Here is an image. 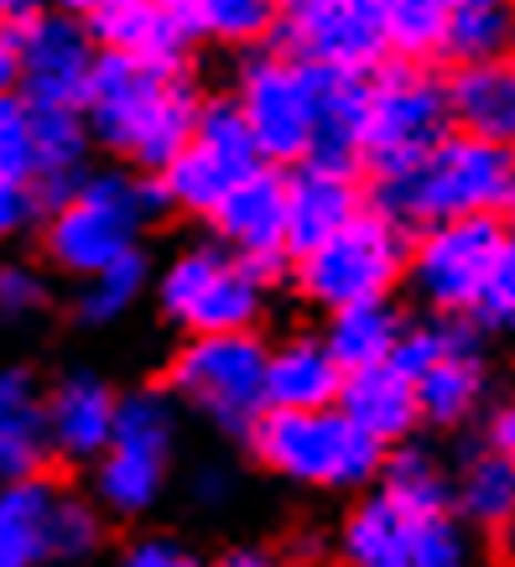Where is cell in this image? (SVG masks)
I'll return each instance as SVG.
<instances>
[{"mask_svg": "<svg viewBox=\"0 0 515 567\" xmlns=\"http://www.w3.org/2000/svg\"><path fill=\"white\" fill-rule=\"evenodd\" d=\"M204 94L183 69H156L121 52H100L84 121L110 156L131 162L141 177H162L188 152Z\"/></svg>", "mask_w": 515, "mask_h": 567, "instance_id": "1", "label": "cell"}, {"mask_svg": "<svg viewBox=\"0 0 515 567\" xmlns=\"http://www.w3.org/2000/svg\"><path fill=\"white\" fill-rule=\"evenodd\" d=\"M370 208H380L385 219L401 229H432V224H459V219H499L511 214L515 193V156L474 141L464 131L428 152L416 167L391 177H370Z\"/></svg>", "mask_w": 515, "mask_h": 567, "instance_id": "2", "label": "cell"}, {"mask_svg": "<svg viewBox=\"0 0 515 567\" xmlns=\"http://www.w3.org/2000/svg\"><path fill=\"white\" fill-rule=\"evenodd\" d=\"M167 188L162 177H141L125 167L110 173H89L79 188L52 204L48 214V256L73 276H100L136 250V235L152 219L167 214Z\"/></svg>", "mask_w": 515, "mask_h": 567, "instance_id": "3", "label": "cell"}, {"mask_svg": "<svg viewBox=\"0 0 515 567\" xmlns=\"http://www.w3.org/2000/svg\"><path fill=\"white\" fill-rule=\"evenodd\" d=\"M328 84L333 73L312 69L302 58L281 48L245 52L235 69V94L245 125L260 146V162L276 173H292L302 162L318 156L323 141V110H328Z\"/></svg>", "mask_w": 515, "mask_h": 567, "instance_id": "4", "label": "cell"}, {"mask_svg": "<svg viewBox=\"0 0 515 567\" xmlns=\"http://www.w3.org/2000/svg\"><path fill=\"white\" fill-rule=\"evenodd\" d=\"M453 94L447 73L432 63H380L364 79V125H360V167L370 177H391L416 167L453 136Z\"/></svg>", "mask_w": 515, "mask_h": 567, "instance_id": "5", "label": "cell"}, {"mask_svg": "<svg viewBox=\"0 0 515 567\" xmlns=\"http://www.w3.org/2000/svg\"><path fill=\"white\" fill-rule=\"evenodd\" d=\"M266 287L271 276L256 271L219 240H193L167 260L156 281V302L188 339H214V333H256L266 312Z\"/></svg>", "mask_w": 515, "mask_h": 567, "instance_id": "6", "label": "cell"}, {"mask_svg": "<svg viewBox=\"0 0 515 567\" xmlns=\"http://www.w3.org/2000/svg\"><path fill=\"white\" fill-rule=\"evenodd\" d=\"M256 458L271 474L312 489H360L385 468V443L354 427L339 406L328 412H266L250 432Z\"/></svg>", "mask_w": 515, "mask_h": 567, "instance_id": "7", "label": "cell"}, {"mask_svg": "<svg viewBox=\"0 0 515 567\" xmlns=\"http://www.w3.org/2000/svg\"><path fill=\"white\" fill-rule=\"evenodd\" d=\"M406 260H412V229L385 219L380 208H364L349 229L292 260V281L312 308L343 312L360 302H391Z\"/></svg>", "mask_w": 515, "mask_h": 567, "instance_id": "8", "label": "cell"}, {"mask_svg": "<svg viewBox=\"0 0 515 567\" xmlns=\"http://www.w3.org/2000/svg\"><path fill=\"white\" fill-rule=\"evenodd\" d=\"M266 364L271 349L256 333H214V339H188L172 360V391L188 401L214 427L250 437L266 422Z\"/></svg>", "mask_w": 515, "mask_h": 567, "instance_id": "9", "label": "cell"}, {"mask_svg": "<svg viewBox=\"0 0 515 567\" xmlns=\"http://www.w3.org/2000/svg\"><path fill=\"white\" fill-rule=\"evenodd\" d=\"M266 162H260V146L245 125L240 104L229 100H204V115L193 125L188 152L162 173V188H167V204L177 214H193V219H214L219 204L240 188L245 177H256Z\"/></svg>", "mask_w": 515, "mask_h": 567, "instance_id": "10", "label": "cell"}, {"mask_svg": "<svg viewBox=\"0 0 515 567\" xmlns=\"http://www.w3.org/2000/svg\"><path fill=\"white\" fill-rule=\"evenodd\" d=\"M276 48L343 79H370L391 63L370 0H276Z\"/></svg>", "mask_w": 515, "mask_h": 567, "instance_id": "11", "label": "cell"}, {"mask_svg": "<svg viewBox=\"0 0 515 567\" xmlns=\"http://www.w3.org/2000/svg\"><path fill=\"white\" fill-rule=\"evenodd\" d=\"M505 229L499 219H459V224H432L412 235V260H406V281L412 292L443 318H464L480 302L484 271L495 260Z\"/></svg>", "mask_w": 515, "mask_h": 567, "instance_id": "12", "label": "cell"}, {"mask_svg": "<svg viewBox=\"0 0 515 567\" xmlns=\"http://www.w3.org/2000/svg\"><path fill=\"white\" fill-rule=\"evenodd\" d=\"M100 69V42L89 21L48 11L21 32V94L32 110H84Z\"/></svg>", "mask_w": 515, "mask_h": 567, "instance_id": "13", "label": "cell"}, {"mask_svg": "<svg viewBox=\"0 0 515 567\" xmlns=\"http://www.w3.org/2000/svg\"><path fill=\"white\" fill-rule=\"evenodd\" d=\"M208 224H214V240L219 245H229L256 271L276 276L292 260V240H287V173L260 167L256 177H245Z\"/></svg>", "mask_w": 515, "mask_h": 567, "instance_id": "14", "label": "cell"}, {"mask_svg": "<svg viewBox=\"0 0 515 567\" xmlns=\"http://www.w3.org/2000/svg\"><path fill=\"white\" fill-rule=\"evenodd\" d=\"M370 208V188L349 167H318L302 162L287 173V240H292V260L333 240L339 229L360 219Z\"/></svg>", "mask_w": 515, "mask_h": 567, "instance_id": "15", "label": "cell"}, {"mask_svg": "<svg viewBox=\"0 0 515 567\" xmlns=\"http://www.w3.org/2000/svg\"><path fill=\"white\" fill-rule=\"evenodd\" d=\"M89 32H94L100 52H121L136 63H156V69H183V58L193 48L172 0H100L89 11Z\"/></svg>", "mask_w": 515, "mask_h": 567, "instance_id": "16", "label": "cell"}, {"mask_svg": "<svg viewBox=\"0 0 515 567\" xmlns=\"http://www.w3.org/2000/svg\"><path fill=\"white\" fill-rule=\"evenodd\" d=\"M115 416H121V395L110 391L100 375H84V370L63 375L48 395L52 453H63L73 464L104 458L110 443H115Z\"/></svg>", "mask_w": 515, "mask_h": 567, "instance_id": "17", "label": "cell"}, {"mask_svg": "<svg viewBox=\"0 0 515 567\" xmlns=\"http://www.w3.org/2000/svg\"><path fill=\"white\" fill-rule=\"evenodd\" d=\"M343 364L328 354L323 339L312 333H292L287 344L271 349L266 364V401L271 412H328L343 395Z\"/></svg>", "mask_w": 515, "mask_h": 567, "instance_id": "18", "label": "cell"}, {"mask_svg": "<svg viewBox=\"0 0 515 567\" xmlns=\"http://www.w3.org/2000/svg\"><path fill=\"white\" fill-rule=\"evenodd\" d=\"M447 94H453V125L464 136L515 156V52L480 69H453Z\"/></svg>", "mask_w": 515, "mask_h": 567, "instance_id": "19", "label": "cell"}, {"mask_svg": "<svg viewBox=\"0 0 515 567\" xmlns=\"http://www.w3.org/2000/svg\"><path fill=\"white\" fill-rule=\"evenodd\" d=\"M48 453H52L48 401L37 395L32 375L0 370V480L6 484L37 480Z\"/></svg>", "mask_w": 515, "mask_h": 567, "instance_id": "20", "label": "cell"}, {"mask_svg": "<svg viewBox=\"0 0 515 567\" xmlns=\"http://www.w3.org/2000/svg\"><path fill=\"white\" fill-rule=\"evenodd\" d=\"M339 412L364 427L375 443H395L422 422V406H416V385L395 364H375V370H354L343 380Z\"/></svg>", "mask_w": 515, "mask_h": 567, "instance_id": "21", "label": "cell"}, {"mask_svg": "<svg viewBox=\"0 0 515 567\" xmlns=\"http://www.w3.org/2000/svg\"><path fill=\"white\" fill-rule=\"evenodd\" d=\"M416 520L385 495L360 499L339 532V557L349 567H412Z\"/></svg>", "mask_w": 515, "mask_h": 567, "instance_id": "22", "label": "cell"}, {"mask_svg": "<svg viewBox=\"0 0 515 567\" xmlns=\"http://www.w3.org/2000/svg\"><path fill=\"white\" fill-rule=\"evenodd\" d=\"M484 385H490V370H484L480 339L468 333L453 354H443L428 375L416 380V406H422V422H432V427H459V422H468V416L480 412Z\"/></svg>", "mask_w": 515, "mask_h": 567, "instance_id": "23", "label": "cell"}, {"mask_svg": "<svg viewBox=\"0 0 515 567\" xmlns=\"http://www.w3.org/2000/svg\"><path fill=\"white\" fill-rule=\"evenodd\" d=\"M37 131V188L48 193V204H63L84 183V162L94 146L84 110H32Z\"/></svg>", "mask_w": 515, "mask_h": 567, "instance_id": "24", "label": "cell"}, {"mask_svg": "<svg viewBox=\"0 0 515 567\" xmlns=\"http://www.w3.org/2000/svg\"><path fill=\"white\" fill-rule=\"evenodd\" d=\"M401 333H406V318H401L391 302H360V308L328 312L323 344H328V354L343 364V375H354V370L391 364Z\"/></svg>", "mask_w": 515, "mask_h": 567, "instance_id": "25", "label": "cell"}, {"mask_svg": "<svg viewBox=\"0 0 515 567\" xmlns=\"http://www.w3.org/2000/svg\"><path fill=\"white\" fill-rule=\"evenodd\" d=\"M193 42L260 52L276 42V0H172Z\"/></svg>", "mask_w": 515, "mask_h": 567, "instance_id": "26", "label": "cell"}, {"mask_svg": "<svg viewBox=\"0 0 515 567\" xmlns=\"http://www.w3.org/2000/svg\"><path fill=\"white\" fill-rule=\"evenodd\" d=\"M58 489L42 480H21L0 489V567H32L37 557H52V511Z\"/></svg>", "mask_w": 515, "mask_h": 567, "instance_id": "27", "label": "cell"}, {"mask_svg": "<svg viewBox=\"0 0 515 567\" xmlns=\"http://www.w3.org/2000/svg\"><path fill=\"white\" fill-rule=\"evenodd\" d=\"M515 52V0H453L443 58L453 69H480Z\"/></svg>", "mask_w": 515, "mask_h": 567, "instance_id": "28", "label": "cell"}, {"mask_svg": "<svg viewBox=\"0 0 515 567\" xmlns=\"http://www.w3.org/2000/svg\"><path fill=\"white\" fill-rule=\"evenodd\" d=\"M453 499L474 526L484 532H505L515 526V458L499 447H480L468 453L459 480H453Z\"/></svg>", "mask_w": 515, "mask_h": 567, "instance_id": "29", "label": "cell"}, {"mask_svg": "<svg viewBox=\"0 0 515 567\" xmlns=\"http://www.w3.org/2000/svg\"><path fill=\"white\" fill-rule=\"evenodd\" d=\"M385 37V52L401 63H432L443 58V37L447 17H453V0H370Z\"/></svg>", "mask_w": 515, "mask_h": 567, "instance_id": "30", "label": "cell"}, {"mask_svg": "<svg viewBox=\"0 0 515 567\" xmlns=\"http://www.w3.org/2000/svg\"><path fill=\"white\" fill-rule=\"evenodd\" d=\"M380 495L391 499V505H401L412 520H432L447 511L453 484H447V474L437 468V458H432L428 447H401L380 468Z\"/></svg>", "mask_w": 515, "mask_h": 567, "instance_id": "31", "label": "cell"}, {"mask_svg": "<svg viewBox=\"0 0 515 567\" xmlns=\"http://www.w3.org/2000/svg\"><path fill=\"white\" fill-rule=\"evenodd\" d=\"M162 480H167V458H152V453H131V447H110L100 458V505L115 511V516H141L152 511L156 495H162Z\"/></svg>", "mask_w": 515, "mask_h": 567, "instance_id": "32", "label": "cell"}, {"mask_svg": "<svg viewBox=\"0 0 515 567\" xmlns=\"http://www.w3.org/2000/svg\"><path fill=\"white\" fill-rule=\"evenodd\" d=\"M177 443V412L162 391H131L121 395V416H115V443L110 447H131V453H152L167 458Z\"/></svg>", "mask_w": 515, "mask_h": 567, "instance_id": "33", "label": "cell"}, {"mask_svg": "<svg viewBox=\"0 0 515 567\" xmlns=\"http://www.w3.org/2000/svg\"><path fill=\"white\" fill-rule=\"evenodd\" d=\"M141 287H146V256L131 250L125 260L104 266L100 276L84 281V292H79V318H84V323H115L125 308H136Z\"/></svg>", "mask_w": 515, "mask_h": 567, "instance_id": "34", "label": "cell"}, {"mask_svg": "<svg viewBox=\"0 0 515 567\" xmlns=\"http://www.w3.org/2000/svg\"><path fill=\"white\" fill-rule=\"evenodd\" d=\"M0 177L11 183H32L37 188V131H32V104L6 94L0 100Z\"/></svg>", "mask_w": 515, "mask_h": 567, "instance_id": "35", "label": "cell"}, {"mask_svg": "<svg viewBox=\"0 0 515 567\" xmlns=\"http://www.w3.org/2000/svg\"><path fill=\"white\" fill-rule=\"evenodd\" d=\"M480 328H515V235H505L484 271V287H480V302L468 312Z\"/></svg>", "mask_w": 515, "mask_h": 567, "instance_id": "36", "label": "cell"}, {"mask_svg": "<svg viewBox=\"0 0 515 567\" xmlns=\"http://www.w3.org/2000/svg\"><path fill=\"white\" fill-rule=\"evenodd\" d=\"M412 567H468V536L447 516L416 520V547Z\"/></svg>", "mask_w": 515, "mask_h": 567, "instance_id": "37", "label": "cell"}, {"mask_svg": "<svg viewBox=\"0 0 515 567\" xmlns=\"http://www.w3.org/2000/svg\"><path fill=\"white\" fill-rule=\"evenodd\" d=\"M100 542V520L84 499H58L52 511V557H89Z\"/></svg>", "mask_w": 515, "mask_h": 567, "instance_id": "38", "label": "cell"}, {"mask_svg": "<svg viewBox=\"0 0 515 567\" xmlns=\"http://www.w3.org/2000/svg\"><path fill=\"white\" fill-rule=\"evenodd\" d=\"M48 302V287L32 266H0V312L6 318H27Z\"/></svg>", "mask_w": 515, "mask_h": 567, "instance_id": "39", "label": "cell"}, {"mask_svg": "<svg viewBox=\"0 0 515 567\" xmlns=\"http://www.w3.org/2000/svg\"><path fill=\"white\" fill-rule=\"evenodd\" d=\"M37 188L32 183H11V177H0V240H11V235H21L27 224L37 219Z\"/></svg>", "mask_w": 515, "mask_h": 567, "instance_id": "40", "label": "cell"}, {"mask_svg": "<svg viewBox=\"0 0 515 567\" xmlns=\"http://www.w3.org/2000/svg\"><path fill=\"white\" fill-rule=\"evenodd\" d=\"M121 567H198V557L188 547L167 542V536H146V542H136V547L125 551Z\"/></svg>", "mask_w": 515, "mask_h": 567, "instance_id": "41", "label": "cell"}, {"mask_svg": "<svg viewBox=\"0 0 515 567\" xmlns=\"http://www.w3.org/2000/svg\"><path fill=\"white\" fill-rule=\"evenodd\" d=\"M21 89V32H6L0 27V100Z\"/></svg>", "mask_w": 515, "mask_h": 567, "instance_id": "42", "label": "cell"}, {"mask_svg": "<svg viewBox=\"0 0 515 567\" xmlns=\"http://www.w3.org/2000/svg\"><path fill=\"white\" fill-rule=\"evenodd\" d=\"M42 17H48V0H0V27L6 32H27Z\"/></svg>", "mask_w": 515, "mask_h": 567, "instance_id": "43", "label": "cell"}, {"mask_svg": "<svg viewBox=\"0 0 515 567\" xmlns=\"http://www.w3.org/2000/svg\"><path fill=\"white\" fill-rule=\"evenodd\" d=\"M490 447H499V453L515 458V395L495 412V422H490Z\"/></svg>", "mask_w": 515, "mask_h": 567, "instance_id": "44", "label": "cell"}, {"mask_svg": "<svg viewBox=\"0 0 515 567\" xmlns=\"http://www.w3.org/2000/svg\"><path fill=\"white\" fill-rule=\"evenodd\" d=\"M193 495L204 499V505H219V499L229 495V474H224V468H198V474H193Z\"/></svg>", "mask_w": 515, "mask_h": 567, "instance_id": "45", "label": "cell"}, {"mask_svg": "<svg viewBox=\"0 0 515 567\" xmlns=\"http://www.w3.org/2000/svg\"><path fill=\"white\" fill-rule=\"evenodd\" d=\"M214 567H276L266 551H229V557H219Z\"/></svg>", "mask_w": 515, "mask_h": 567, "instance_id": "46", "label": "cell"}, {"mask_svg": "<svg viewBox=\"0 0 515 567\" xmlns=\"http://www.w3.org/2000/svg\"><path fill=\"white\" fill-rule=\"evenodd\" d=\"M52 6H58L63 17H84V21H89V11H94L100 0H52Z\"/></svg>", "mask_w": 515, "mask_h": 567, "instance_id": "47", "label": "cell"}, {"mask_svg": "<svg viewBox=\"0 0 515 567\" xmlns=\"http://www.w3.org/2000/svg\"><path fill=\"white\" fill-rule=\"evenodd\" d=\"M511 214H515V193H511Z\"/></svg>", "mask_w": 515, "mask_h": 567, "instance_id": "48", "label": "cell"}, {"mask_svg": "<svg viewBox=\"0 0 515 567\" xmlns=\"http://www.w3.org/2000/svg\"><path fill=\"white\" fill-rule=\"evenodd\" d=\"M511 567H515V551H511Z\"/></svg>", "mask_w": 515, "mask_h": 567, "instance_id": "49", "label": "cell"}]
</instances>
